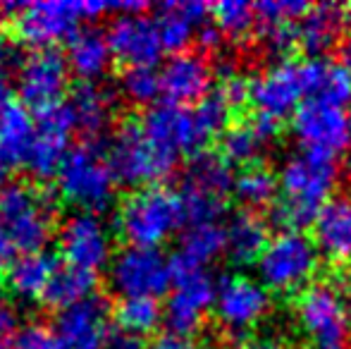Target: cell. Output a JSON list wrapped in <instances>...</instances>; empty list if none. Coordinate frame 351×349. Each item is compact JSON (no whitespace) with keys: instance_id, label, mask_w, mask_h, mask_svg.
Masks as SVG:
<instances>
[{"instance_id":"6f0895ef","label":"cell","mask_w":351,"mask_h":349,"mask_svg":"<svg viewBox=\"0 0 351 349\" xmlns=\"http://www.w3.org/2000/svg\"><path fill=\"white\" fill-rule=\"evenodd\" d=\"M349 22H351V8H349Z\"/></svg>"},{"instance_id":"d6a6232c","label":"cell","mask_w":351,"mask_h":349,"mask_svg":"<svg viewBox=\"0 0 351 349\" xmlns=\"http://www.w3.org/2000/svg\"><path fill=\"white\" fill-rule=\"evenodd\" d=\"M232 191L249 210L261 208V206L275 204V194L280 191L278 177L263 165H249L234 177Z\"/></svg>"},{"instance_id":"4316f807","label":"cell","mask_w":351,"mask_h":349,"mask_svg":"<svg viewBox=\"0 0 351 349\" xmlns=\"http://www.w3.org/2000/svg\"><path fill=\"white\" fill-rule=\"evenodd\" d=\"M58 268L60 265H58L56 256L48 252L22 254L12 263V268L8 270L3 282L8 285L14 297L27 299V302H38V299H43Z\"/></svg>"},{"instance_id":"836d02e7","label":"cell","mask_w":351,"mask_h":349,"mask_svg":"<svg viewBox=\"0 0 351 349\" xmlns=\"http://www.w3.org/2000/svg\"><path fill=\"white\" fill-rule=\"evenodd\" d=\"M265 144L268 141L256 132L251 122H239V125H230L222 132V158L227 163L237 165H254L261 158Z\"/></svg>"},{"instance_id":"9a60e30c","label":"cell","mask_w":351,"mask_h":349,"mask_svg":"<svg viewBox=\"0 0 351 349\" xmlns=\"http://www.w3.org/2000/svg\"><path fill=\"white\" fill-rule=\"evenodd\" d=\"M74 130H77V125H74V115L67 101L41 110L36 115L34 141L22 165L38 180H48V177L58 175L67 151H70Z\"/></svg>"},{"instance_id":"bcb514c9","label":"cell","mask_w":351,"mask_h":349,"mask_svg":"<svg viewBox=\"0 0 351 349\" xmlns=\"http://www.w3.org/2000/svg\"><path fill=\"white\" fill-rule=\"evenodd\" d=\"M17 330V311L8 299L0 294V342H8V337Z\"/></svg>"},{"instance_id":"7bdbcfd3","label":"cell","mask_w":351,"mask_h":349,"mask_svg":"<svg viewBox=\"0 0 351 349\" xmlns=\"http://www.w3.org/2000/svg\"><path fill=\"white\" fill-rule=\"evenodd\" d=\"M249 91H251V82L244 80V77H239L237 72L230 77H225V82H222V86H220V93L232 106V110H234V108H241L246 101H249Z\"/></svg>"},{"instance_id":"5bb4252c","label":"cell","mask_w":351,"mask_h":349,"mask_svg":"<svg viewBox=\"0 0 351 349\" xmlns=\"http://www.w3.org/2000/svg\"><path fill=\"white\" fill-rule=\"evenodd\" d=\"M58 249H60L62 258H65V265L96 275L98 270L110 265V230H108V225L98 215L72 213L60 225Z\"/></svg>"},{"instance_id":"7402d4cb","label":"cell","mask_w":351,"mask_h":349,"mask_svg":"<svg viewBox=\"0 0 351 349\" xmlns=\"http://www.w3.org/2000/svg\"><path fill=\"white\" fill-rule=\"evenodd\" d=\"M313 244L332 261L351 256V199L332 196L313 223Z\"/></svg>"},{"instance_id":"c3c4849f","label":"cell","mask_w":351,"mask_h":349,"mask_svg":"<svg viewBox=\"0 0 351 349\" xmlns=\"http://www.w3.org/2000/svg\"><path fill=\"white\" fill-rule=\"evenodd\" d=\"M251 125L256 127V132H258L265 141H273L275 136H278V132H280V120H278V117L263 115V112H256L254 120H251Z\"/></svg>"},{"instance_id":"b9f144b4","label":"cell","mask_w":351,"mask_h":349,"mask_svg":"<svg viewBox=\"0 0 351 349\" xmlns=\"http://www.w3.org/2000/svg\"><path fill=\"white\" fill-rule=\"evenodd\" d=\"M261 41L270 56L280 58L294 48L296 24H278V27H261Z\"/></svg>"},{"instance_id":"db71d44e","label":"cell","mask_w":351,"mask_h":349,"mask_svg":"<svg viewBox=\"0 0 351 349\" xmlns=\"http://www.w3.org/2000/svg\"><path fill=\"white\" fill-rule=\"evenodd\" d=\"M10 168H12V163H10L8 156L0 151V189H3L5 184H8V177H10Z\"/></svg>"},{"instance_id":"681fc988","label":"cell","mask_w":351,"mask_h":349,"mask_svg":"<svg viewBox=\"0 0 351 349\" xmlns=\"http://www.w3.org/2000/svg\"><path fill=\"white\" fill-rule=\"evenodd\" d=\"M220 38H222L220 29H217L213 22H206L204 27L199 29V41L204 43V46H208V48H217V46H220Z\"/></svg>"},{"instance_id":"d590c367","label":"cell","mask_w":351,"mask_h":349,"mask_svg":"<svg viewBox=\"0 0 351 349\" xmlns=\"http://www.w3.org/2000/svg\"><path fill=\"white\" fill-rule=\"evenodd\" d=\"M213 24L220 29V34H227L232 38H241L254 32L256 27V12L254 5L244 0H222V3L210 8Z\"/></svg>"},{"instance_id":"4fadbf2b","label":"cell","mask_w":351,"mask_h":349,"mask_svg":"<svg viewBox=\"0 0 351 349\" xmlns=\"http://www.w3.org/2000/svg\"><path fill=\"white\" fill-rule=\"evenodd\" d=\"M217 323L232 335L256 328L270 311V292L254 278L227 275L217 282L215 304Z\"/></svg>"},{"instance_id":"ac0fdd59","label":"cell","mask_w":351,"mask_h":349,"mask_svg":"<svg viewBox=\"0 0 351 349\" xmlns=\"http://www.w3.org/2000/svg\"><path fill=\"white\" fill-rule=\"evenodd\" d=\"M110 311L103 297H91L86 302L58 311L53 333L65 349H106L110 335Z\"/></svg>"},{"instance_id":"ba28073f","label":"cell","mask_w":351,"mask_h":349,"mask_svg":"<svg viewBox=\"0 0 351 349\" xmlns=\"http://www.w3.org/2000/svg\"><path fill=\"white\" fill-rule=\"evenodd\" d=\"M106 158L117 182L139 189L165 180L177 165L175 158L165 156L146 139L139 120H125L117 125L108 141Z\"/></svg>"},{"instance_id":"1f68e13d","label":"cell","mask_w":351,"mask_h":349,"mask_svg":"<svg viewBox=\"0 0 351 349\" xmlns=\"http://www.w3.org/2000/svg\"><path fill=\"white\" fill-rule=\"evenodd\" d=\"M222 252H225V228H220L217 223L189 225V230L182 234L175 261L194 265V268H206Z\"/></svg>"},{"instance_id":"7c38bea8","label":"cell","mask_w":351,"mask_h":349,"mask_svg":"<svg viewBox=\"0 0 351 349\" xmlns=\"http://www.w3.org/2000/svg\"><path fill=\"white\" fill-rule=\"evenodd\" d=\"M139 125L146 139L175 160H180L182 154H196L199 146L208 139L191 108L167 101L148 108Z\"/></svg>"},{"instance_id":"7dc6e473","label":"cell","mask_w":351,"mask_h":349,"mask_svg":"<svg viewBox=\"0 0 351 349\" xmlns=\"http://www.w3.org/2000/svg\"><path fill=\"white\" fill-rule=\"evenodd\" d=\"M146 349H196V347L189 337L175 335V333H162V335H158Z\"/></svg>"},{"instance_id":"603a6c76","label":"cell","mask_w":351,"mask_h":349,"mask_svg":"<svg viewBox=\"0 0 351 349\" xmlns=\"http://www.w3.org/2000/svg\"><path fill=\"white\" fill-rule=\"evenodd\" d=\"M299 70L304 96H311V101L342 108L351 98V77L347 67L339 62L311 58V60L299 62Z\"/></svg>"},{"instance_id":"d6986e66","label":"cell","mask_w":351,"mask_h":349,"mask_svg":"<svg viewBox=\"0 0 351 349\" xmlns=\"http://www.w3.org/2000/svg\"><path fill=\"white\" fill-rule=\"evenodd\" d=\"M301 98H304V84H301L299 62L294 60H280L251 82L249 101L258 108V112L278 120L294 112Z\"/></svg>"},{"instance_id":"5b68a950","label":"cell","mask_w":351,"mask_h":349,"mask_svg":"<svg viewBox=\"0 0 351 349\" xmlns=\"http://www.w3.org/2000/svg\"><path fill=\"white\" fill-rule=\"evenodd\" d=\"M0 223L17 252H46V244L56 232L53 196L29 182H10L0 189Z\"/></svg>"},{"instance_id":"74e56055","label":"cell","mask_w":351,"mask_h":349,"mask_svg":"<svg viewBox=\"0 0 351 349\" xmlns=\"http://www.w3.org/2000/svg\"><path fill=\"white\" fill-rule=\"evenodd\" d=\"M182 196V208H184V223L186 225H210L217 223L220 215L225 213V199L201 191L184 189Z\"/></svg>"},{"instance_id":"d4e9b609","label":"cell","mask_w":351,"mask_h":349,"mask_svg":"<svg viewBox=\"0 0 351 349\" xmlns=\"http://www.w3.org/2000/svg\"><path fill=\"white\" fill-rule=\"evenodd\" d=\"M344 22H347V17H344V10L339 5H330V3L313 5L299 19L296 43H301V48L308 56L320 58L337 43Z\"/></svg>"},{"instance_id":"680465c9","label":"cell","mask_w":351,"mask_h":349,"mask_svg":"<svg viewBox=\"0 0 351 349\" xmlns=\"http://www.w3.org/2000/svg\"><path fill=\"white\" fill-rule=\"evenodd\" d=\"M349 313H351V311H349Z\"/></svg>"},{"instance_id":"f1b7e54d","label":"cell","mask_w":351,"mask_h":349,"mask_svg":"<svg viewBox=\"0 0 351 349\" xmlns=\"http://www.w3.org/2000/svg\"><path fill=\"white\" fill-rule=\"evenodd\" d=\"M232 184H234V177H232L230 163L222 158V154H215V151L191 154L184 170V189L225 199Z\"/></svg>"},{"instance_id":"816d5d0a","label":"cell","mask_w":351,"mask_h":349,"mask_svg":"<svg viewBox=\"0 0 351 349\" xmlns=\"http://www.w3.org/2000/svg\"><path fill=\"white\" fill-rule=\"evenodd\" d=\"M232 349H285V347L278 340H273V337H258V340H251L246 345L232 347Z\"/></svg>"},{"instance_id":"f5cc1de1","label":"cell","mask_w":351,"mask_h":349,"mask_svg":"<svg viewBox=\"0 0 351 349\" xmlns=\"http://www.w3.org/2000/svg\"><path fill=\"white\" fill-rule=\"evenodd\" d=\"M10 101H12V88H10L8 80L0 75V110H3V108L8 106Z\"/></svg>"},{"instance_id":"f907efd6","label":"cell","mask_w":351,"mask_h":349,"mask_svg":"<svg viewBox=\"0 0 351 349\" xmlns=\"http://www.w3.org/2000/svg\"><path fill=\"white\" fill-rule=\"evenodd\" d=\"M10 62H12V41H10V36L5 34V29L0 27V75H3V70Z\"/></svg>"},{"instance_id":"52a82bcc","label":"cell","mask_w":351,"mask_h":349,"mask_svg":"<svg viewBox=\"0 0 351 349\" xmlns=\"http://www.w3.org/2000/svg\"><path fill=\"white\" fill-rule=\"evenodd\" d=\"M320 252L304 232H280L268 242L256 261L258 282L268 292H296L318 273Z\"/></svg>"},{"instance_id":"8fae6325","label":"cell","mask_w":351,"mask_h":349,"mask_svg":"<svg viewBox=\"0 0 351 349\" xmlns=\"http://www.w3.org/2000/svg\"><path fill=\"white\" fill-rule=\"evenodd\" d=\"M291 132L304 154L335 160L351 146V117L339 106L308 101L294 110Z\"/></svg>"},{"instance_id":"ee69618b","label":"cell","mask_w":351,"mask_h":349,"mask_svg":"<svg viewBox=\"0 0 351 349\" xmlns=\"http://www.w3.org/2000/svg\"><path fill=\"white\" fill-rule=\"evenodd\" d=\"M17 247H14L12 237H10V232L3 228V223H0V282L5 280V275H8V270L12 268V263L17 261Z\"/></svg>"},{"instance_id":"9c48e42d","label":"cell","mask_w":351,"mask_h":349,"mask_svg":"<svg viewBox=\"0 0 351 349\" xmlns=\"http://www.w3.org/2000/svg\"><path fill=\"white\" fill-rule=\"evenodd\" d=\"M172 261V294L162 309L167 333L189 337L204 323L206 313L215 304L217 282L206 268Z\"/></svg>"},{"instance_id":"30bf717a","label":"cell","mask_w":351,"mask_h":349,"mask_svg":"<svg viewBox=\"0 0 351 349\" xmlns=\"http://www.w3.org/2000/svg\"><path fill=\"white\" fill-rule=\"evenodd\" d=\"M108 280L122 299H158L172 287V261L160 249L125 247L110 258Z\"/></svg>"},{"instance_id":"7a4b0ae2","label":"cell","mask_w":351,"mask_h":349,"mask_svg":"<svg viewBox=\"0 0 351 349\" xmlns=\"http://www.w3.org/2000/svg\"><path fill=\"white\" fill-rule=\"evenodd\" d=\"M115 225L130 247L158 249L184 225L182 196L160 184L141 186L120 204Z\"/></svg>"},{"instance_id":"8d00e7d4","label":"cell","mask_w":351,"mask_h":349,"mask_svg":"<svg viewBox=\"0 0 351 349\" xmlns=\"http://www.w3.org/2000/svg\"><path fill=\"white\" fill-rule=\"evenodd\" d=\"M120 91L136 106H156L160 96V77L156 67H127L120 77Z\"/></svg>"},{"instance_id":"ab89813d","label":"cell","mask_w":351,"mask_h":349,"mask_svg":"<svg viewBox=\"0 0 351 349\" xmlns=\"http://www.w3.org/2000/svg\"><path fill=\"white\" fill-rule=\"evenodd\" d=\"M308 8L311 5L301 0H263L254 5V12L261 27H278V24H294L308 12Z\"/></svg>"},{"instance_id":"f6af8a7d","label":"cell","mask_w":351,"mask_h":349,"mask_svg":"<svg viewBox=\"0 0 351 349\" xmlns=\"http://www.w3.org/2000/svg\"><path fill=\"white\" fill-rule=\"evenodd\" d=\"M106 349H146V342H143V337L134 335V333L115 328V330H110V335H108Z\"/></svg>"},{"instance_id":"277c9868","label":"cell","mask_w":351,"mask_h":349,"mask_svg":"<svg viewBox=\"0 0 351 349\" xmlns=\"http://www.w3.org/2000/svg\"><path fill=\"white\" fill-rule=\"evenodd\" d=\"M110 12V3H77V0H48V3H22L10 24L19 43L46 51L70 41L79 24L98 19Z\"/></svg>"},{"instance_id":"11a10c76","label":"cell","mask_w":351,"mask_h":349,"mask_svg":"<svg viewBox=\"0 0 351 349\" xmlns=\"http://www.w3.org/2000/svg\"><path fill=\"white\" fill-rule=\"evenodd\" d=\"M347 72H349V77H351V43H349V48H347Z\"/></svg>"},{"instance_id":"484cf974","label":"cell","mask_w":351,"mask_h":349,"mask_svg":"<svg viewBox=\"0 0 351 349\" xmlns=\"http://www.w3.org/2000/svg\"><path fill=\"white\" fill-rule=\"evenodd\" d=\"M67 106H70L74 115L77 130H82L88 139H93L101 132H106V127L110 125L115 96L106 86L96 84V82H82L79 86L72 88Z\"/></svg>"},{"instance_id":"e575fe53","label":"cell","mask_w":351,"mask_h":349,"mask_svg":"<svg viewBox=\"0 0 351 349\" xmlns=\"http://www.w3.org/2000/svg\"><path fill=\"white\" fill-rule=\"evenodd\" d=\"M115 321H117V328L143 337L146 333L156 330V328L160 326L162 309H160V304H158V299L127 297V299H120V304H117Z\"/></svg>"},{"instance_id":"2e32d148","label":"cell","mask_w":351,"mask_h":349,"mask_svg":"<svg viewBox=\"0 0 351 349\" xmlns=\"http://www.w3.org/2000/svg\"><path fill=\"white\" fill-rule=\"evenodd\" d=\"M67 88H70V67L56 48L34 51L19 65L17 93L22 98V106L41 112L62 103Z\"/></svg>"},{"instance_id":"3957f363","label":"cell","mask_w":351,"mask_h":349,"mask_svg":"<svg viewBox=\"0 0 351 349\" xmlns=\"http://www.w3.org/2000/svg\"><path fill=\"white\" fill-rule=\"evenodd\" d=\"M58 191L62 201L77 213L98 215L115 199V175H112L103 146L93 139L72 146L58 170Z\"/></svg>"},{"instance_id":"cb8c5ba5","label":"cell","mask_w":351,"mask_h":349,"mask_svg":"<svg viewBox=\"0 0 351 349\" xmlns=\"http://www.w3.org/2000/svg\"><path fill=\"white\" fill-rule=\"evenodd\" d=\"M67 67L82 82H96L110 70L112 53L103 32L93 27L79 29L67 41Z\"/></svg>"},{"instance_id":"f546056e","label":"cell","mask_w":351,"mask_h":349,"mask_svg":"<svg viewBox=\"0 0 351 349\" xmlns=\"http://www.w3.org/2000/svg\"><path fill=\"white\" fill-rule=\"evenodd\" d=\"M36 132V117L27 106L10 101L0 110V151L10 158V163H24L29 146Z\"/></svg>"},{"instance_id":"83f0119b","label":"cell","mask_w":351,"mask_h":349,"mask_svg":"<svg viewBox=\"0 0 351 349\" xmlns=\"http://www.w3.org/2000/svg\"><path fill=\"white\" fill-rule=\"evenodd\" d=\"M268 223L254 210H237L225 228V252L237 263H256L268 247Z\"/></svg>"},{"instance_id":"e0dca14e","label":"cell","mask_w":351,"mask_h":349,"mask_svg":"<svg viewBox=\"0 0 351 349\" xmlns=\"http://www.w3.org/2000/svg\"><path fill=\"white\" fill-rule=\"evenodd\" d=\"M106 38L112 58L127 67H153L162 56L158 27L146 14H117Z\"/></svg>"},{"instance_id":"f35d334b","label":"cell","mask_w":351,"mask_h":349,"mask_svg":"<svg viewBox=\"0 0 351 349\" xmlns=\"http://www.w3.org/2000/svg\"><path fill=\"white\" fill-rule=\"evenodd\" d=\"M194 115L199 120L201 130L206 136L220 134L230 127V117H232V106L225 101L220 91H213L204 101H199V106L194 108Z\"/></svg>"},{"instance_id":"44dd1931","label":"cell","mask_w":351,"mask_h":349,"mask_svg":"<svg viewBox=\"0 0 351 349\" xmlns=\"http://www.w3.org/2000/svg\"><path fill=\"white\" fill-rule=\"evenodd\" d=\"M210 14V5L199 3V0H182V3H162L158 8V19H153L158 27L162 51L182 53L191 41L194 34L204 27Z\"/></svg>"},{"instance_id":"8992f818","label":"cell","mask_w":351,"mask_h":349,"mask_svg":"<svg viewBox=\"0 0 351 349\" xmlns=\"http://www.w3.org/2000/svg\"><path fill=\"white\" fill-rule=\"evenodd\" d=\"M294 313L313 349H349L351 313L337 285H308L296 299Z\"/></svg>"},{"instance_id":"60d3db41","label":"cell","mask_w":351,"mask_h":349,"mask_svg":"<svg viewBox=\"0 0 351 349\" xmlns=\"http://www.w3.org/2000/svg\"><path fill=\"white\" fill-rule=\"evenodd\" d=\"M12 349H65L53 328L43 326V323H32L24 326V330L17 333Z\"/></svg>"},{"instance_id":"6da1fadb","label":"cell","mask_w":351,"mask_h":349,"mask_svg":"<svg viewBox=\"0 0 351 349\" xmlns=\"http://www.w3.org/2000/svg\"><path fill=\"white\" fill-rule=\"evenodd\" d=\"M337 184V165L330 158L296 154L280 168V199L273 204L270 218L282 232H301L313 228L320 208L330 201Z\"/></svg>"},{"instance_id":"ffe728a7","label":"cell","mask_w":351,"mask_h":349,"mask_svg":"<svg viewBox=\"0 0 351 349\" xmlns=\"http://www.w3.org/2000/svg\"><path fill=\"white\" fill-rule=\"evenodd\" d=\"M158 77H160V93L167 98V103L189 106L204 101L210 93L213 70L208 60L199 53H175L165 60Z\"/></svg>"},{"instance_id":"4dcf8cb0","label":"cell","mask_w":351,"mask_h":349,"mask_svg":"<svg viewBox=\"0 0 351 349\" xmlns=\"http://www.w3.org/2000/svg\"><path fill=\"white\" fill-rule=\"evenodd\" d=\"M96 287H98V280L93 273L72 268V265H60L56 270V275H53L41 302H46L51 309L65 311V309L77 306V304L96 297Z\"/></svg>"},{"instance_id":"9f6ffc18","label":"cell","mask_w":351,"mask_h":349,"mask_svg":"<svg viewBox=\"0 0 351 349\" xmlns=\"http://www.w3.org/2000/svg\"><path fill=\"white\" fill-rule=\"evenodd\" d=\"M0 349H12V345L10 342H0Z\"/></svg>"}]
</instances>
